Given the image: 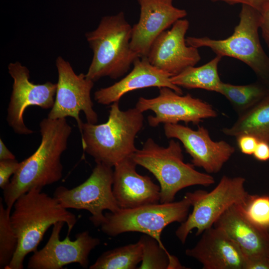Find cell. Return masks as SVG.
I'll return each instance as SVG.
<instances>
[{"label": "cell", "mask_w": 269, "mask_h": 269, "mask_svg": "<svg viewBox=\"0 0 269 269\" xmlns=\"http://www.w3.org/2000/svg\"><path fill=\"white\" fill-rule=\"evenodd\" d=\"M191 203L185 196L181 200L157 203L139 207L120 209L107 212L101 231L111 237L129 232H137L150 236L163 245L161 235L163 229L174 223H181L187 218Z\"/></svg>", "instance_id": "52a82bcc"}, {"label": "cell", "mask_w": 269, "mask_h": 269, "mask_svg": "<svg viewBox=\"0 0 269 269\" xmlns=\"http://www.w3.org/2000/svg\"><path fill=\"white\" fill-rule=\"evenodd\" d=\"M236 206L248 220L269 237V195L248 193Z\"/></svg>", "instance_id": "484cf974"}, {"label": "cell", "mask_w": 269, "mask_h": 269, "mask_svg": "<svg viewBox=\"0 0 269 269\" xmlns=\"http://www.w3.org/2000/svg\"><path fill=\"white\" fill-rule=\"evenodd\" d=\"M107 121L82 122L79 129L83 150L97 163L113 167L135 152V138L143 126V113L135 107L122 111L119 102L112 104Z\"/></svg>", "instance_id": "3957f363"}, {"label": "cell", "mask_w": 269, "mask_h": 269, "mask_svg": "<svg viewBox=\"0 0 269 269\" xmlns=\"http://www.w3.org/2000/svg\"><path fill=\"white\" fill-rule=\"evenodd\" d=\"M15 159V156L9 150L2 139H0V160Z\"/></svg>", "instance_id": "836d02e7"}, {"label": "cell", "mask_w": 269, "mask_h": 269, "mask_svg": "<svg viewBox=\"0 0 269 269\" xmlns=\"http://www.w3.org/2000/svg\"><path fill=\"white\" fill-rule=\"evenodd\" d=\"M260 28L262 36L269 48V7L261 13Z\"/></svg>", "instance_id": "d6a6232c"}, {"label": "cell", "mask_w": 269, "mask_h": 269, "mask_svg": "<svg viewBox=\"0 0 269 269\" xmlns=\"http://www.w3.org/2000/svg\"><path fill=\"white\" fill-rule=\"evenodd\" d=\"M8 70L13 83L7 110V122L15 133L31 134L33 131L27 128L24 123V112L28 107L33 106L44 109H51L55 102L57 83H33L29 80L28 68L17 61L10 63Z\"/></svg>", "instance_id": "7c38bea8"}, {"label": "cell", "mask_w": 269, "mask_h": 269, "mask_svg": "<svg viewBox=\"0 0 269 269\" xmlns=\"http://www.w3.org/2000/svg\"><path fill=\"white\" fill-rule=\"evenodd\" d=\"M56 66L58 72L57 90L54 104L47 118H74L79 129L82 122L79 114L82 111L87 122L96 124L98 115L93 109L91 97L94 82L84 73L76 74L70 63L61 56L57 58Z\"/></svg>", "instance_id": "30bf717a"}, {"label": "cell", "mask_w": 269, "mask_h": 269, "mask_svg": "<svg viewBox=\"0 0 269 269\" xmlns=\"http://www.w3.org/2000/svg\"><path fill=\"white\" fill-rule=\"evenodd\" d=\"M173 0H137L140 15L138 22L132 26L130 46L140 57H147L156 37L187 15L185 9L173 5Z\"/></svg>", "instance_id": "2e32d148"}, {"label": "cell", "mask_w": 269, "mask_h": 269, "mask_svg": "<svg viewBox=\"0 0 269 269\" xmlns=\"http://www.w3.org/2000/svg\"><path fill=\"white\" fill-rule=\"evenodd\" d=\"M185 254L200 263L203 269H246L242 251L222 229L215 226L205 230Z\"/></svg>", "instance_id": "e0dca14e"}, {"label": "cell", "mask_w": 269, "mask_h": 269, "mask_svg": "<svg viewBox=\"0 0 269 269\" xmlns=\"http://www.w3.org/2000/svg\"><path fill=\"white\" fill-rule=\"evenodd\" d=\"M65 223L58 222L53 225L50 237L46 245L33 253L27 264L29 269H60L67 265L78 263L87 268L90 252L100 243L98 238L93 237L85 231L76 235L71 241L67 235L60 240V233Z\"/></svg>", "instance_id": "4fadbf2b"}, {"label": "cell", "mask_w": 269, "mask_h": 269, "mask_svg": "<svg viewBox=\"0 0 269 269\" xmlns=\"http://www.w3.org/2000/svg\"><path fill=\"white\" fill-rule=\"evenodd\" d=\"M222 57L217 55L199 67L190 66L170 77L171 83L188 89H201L219 93L222 81L218 73V64Z\"/></svg>", "instance_id": "7402d4cb"}, {"label": "cell", "mask_w": 269, "mask_h": 269, "mask_svg": "<svg viewBox=\"0 0 269 269\" xmlns=\"http://www.w3.org/2000/svg\"><path fill=\"white\" fill-rule=\"evenodd\" d=\"M246 269H269V258L263 256L246 258Z\"/></svg>", "instance_id": "4dcf8cb0"}, {"label": "cell", "mask_w": 269, "mask_h": 269, "mask_svg": "<svg viewBox=\"0 0 269 269\" xmlns=\"http://www.w3.org/2000/svg\"><path fill=\"white\" fill-rule=\"evenodd\" d=\"M164 132L167 138H176L182 143L194 166L209 174L219 172L235 151L226 141L213 140L203 126H198L194 130L178 124H166Z\"/></svg>", "instance_id": "5bb4252c"}, {"label": "cell", "mask_w": 269, "mask_h": 269, "mask_svg": "<svg viewBox=\"0 0 269 269\" xmlns=\"http://www.w3.org/2000/svg\"><path fill=\"white\" fill-rule=\"evenodd\" d=\"M245 182L243 177L224 175L210 192L197 190L187 192L185 196L193 209L175 231L181 243H185L189 234L194 229H196V236L201 235L205 230L213 226L229 208L241 202L248 194L245 188Z\"/></svg>", "instance_id": "ba28073f"}, {"label": "cell", "mask_w": 269, "mask_h": 269, "mask_svg": "<svg viewBox=\"0 0 269 269\" xmlns=\"http://www.w3.org/2000/svg\"><path fill=\"white\" fill-rule=\"evenodd\" d=\"M159 89L157 97L150 99L141 97L135 105V108L142 113L148 110L154 112L155 116L147 117L151 127L180 122L198 125L203 119L218 115L211 105L189 94L183 96L168 87Z\"/></svg>", "instance_id": "8fae6325"}, {"label": "cell", "mask_w": 269, "mask_h": 269, "mask_svg": "<svg viewBox=\"0 0 269 269\" xmlns=\"http://www.w3.org/2000/svg\"><path fill=\"white\" fill-rule=\"evenodd\" d=\"M236 138L241 152L246 155H253L259 140L254 135L248 134L240 135Z\"/></svg>", "instance_id": "f1b7e54d"}, {"label": "cell", "mask_w": 269, "mask_h": 269, "mask_svg": "<svg viewBox=\"0 0 269 269\" xmlns=\"http://www.w3.org/2000/svg\"><path fill=\"white\" fill-rule=\"evenodd\" d=\"M132 26L121 11L102 18L98 27L86 33L93 53L86 74L95 82L104 77L117 79L125 74L135 60L140 57L132 49Z\"/></svg>", "instance_id": "5b68a950"}, {"label": "cell", "mask_w": 269, "mask_h": 269, "mask_svg": "<svg viewBox=\"0 0 269 269\" xmlns=\"http://www.w3.org/2000/svg\"><path fill=\"white\" fill-rule=\"evenodd\" d=\"M239 17L234 32L227 38L217 40L207 36H188L186 38V43L197 48L208 47L222 57L240 60L253 70L259 81L269 87V57L261 45L258 33L261 13L242 4Z\"/></svg>", "instance_id": "8992f818"}, {"label": "cell", "mask_w": 269, "mask_h": 269, "mask_svg": "<svg viewBox=\"0 0 269 269\" xmlns=\"http://www.w3.org/2000/svg\"><path fill=\"white\" fill-rule=\"evenodd\" d=\"M39 127V146L31 155L20 162L19 168L3 190L4 202L9 209L21 195L33 188L42 189L59 181L62 176L60 159L67 149L72 128L66 118H45Z\"/></svg>", "instance_id": "6da1fadb"}, {"label": "cell", "mask_w": 269, "mask_h": 269, "mask_svg": "<svg viewBox=\"0 0 269 269\" xmlns=\"http://www.w3.org/2000/svg\"><path fill=\"white\" fill-rule=\"evenodd\" d=\"M112 167L97 163L90 176L79 185L68 189L60 186L53 197L65 208L84 209L89 212V219L95 227L105 220V210L115 213L121 208L113 192Z\"/></svg>", "instance_id": "9c48e42d"}, {"label": "cell", "mask_w": 269, "mask_h": 269, "mask_svg": "<svg viewBox=\"0 0 269 269\" xmlns=\"http://www.w3.org/2000/svg\"><path fill=\"white\" fill-rule=\"evenodd\" d=\"M137 165L148 170L160 188V202H173L181 190L193 185L208 187L215 182L209 173L200 172L192 163H185L180 143L171 138L165 147L148 138L141 149L131 156Z\"/></svg>", "instance_id": "277c9868"}, {"label": "cell", "mask_w": 269, "mask_h": 269, "mask_svg": "<svg viewBox=\"0 0 269 269\" xmlns=\"http://www.w3.org/2000/svg\"><path fill=\"white\" fill-rule=\"evenodd\" d=\"M35 188L17 198L10 221L18 239L16 251L5 269H22L25 257L37 250L48 229L58 222L68 227L67 235L77 222L76 216L57 199Z\"/></svg>", "instance_id": "7a4b0ae2"}, {"label": "cell", "mask_w": 269, "mask_h": 269, "mask_svg": "<svg viewBox=\"0 0 269 269\" xmlns=\"http://www.w3.org/2000/svg\"><path fill=\"white\" fill-rule=\"evenodd\" d=\"M253 155L259 161L269 160V142L259 140Z\"/></svg>", "instance_id": "1f68e13d"}, {"label": "cell", "mask_w": 269, "mask_h": 269, "mask_svg": "<svg viewBox=\"0 0 269 269\" xmlns=\"http://www.w3.org/2000/svg\"><path fill=\"white\" fill-rule=\"evenodd\" d=\"M189 22L186 19L176 21L170 30L161 33L154 40L147 57L157 68L175 76L201 59L198 48L188 45L185 35Z\"/></svg>", "instance_id": "9a60e30c"}, {"label": "cell", "mask_w": 269, "mask_h": 269, "mask_svg": "<svg viewBox=\"0 0 269 269\" xmlns=\"http://www.w3.org/2000/svg\"><path fill=\"white\" fill-rule=\"evenodd\" d=\"M133 65V69L124 78L95 92L94 99L98 103L110 105L119 102L129 92L148 87H168L183 94L181 88L171 83V76L151 64L147 57L137 58Z\"/></svg>", "instance_id": "d6986e66"}, {"label": "cell", "mask_w": 269, "mask_h": 269, "mask_svg": "<svg viewBox=\"0 0 269 269\" xmlns=\"http://www.w3.org/2000/svg\"><path fill=\"white\" fill-rule=\"evenodd\" d=\"M269 92V87L260 81L244 85L223 82L219 93L229 101L239 115L250 109Z\"/></svg>", "instance_id": "603a6c76"}, {"label": "cell", "mask_w": 269, "mask_h": 269, "mask_svg": "<svg viewBox=\"0 0 269 269\" xmlns=\"http://www.w3.org/2000/svg\"><path fill=\"white\" fill-rule=\"evenodd\" d=\"M138 241L142 249V258L138 269H185L178 259L171 255L154 238L143 234Z\"/></svg>", "instance_id": "d4e9b609"}, {"label": "cell", "mask_w": 269, "mask_h": 269, "mask_svg": "<svg viewBox=\"0 0 269 269\" xmlns=\"http://www.w3.org/2000/svg\"><path fill=\"white\" fill-rule=\"evenodd\" d=\"M222 132L236 137L251 134L259 140L269 142V92L254 106L239 115L231 127L223 128Z\"/></svg>", "instance_id": "44dd1931"}, {"label": "cell", "mask_w": 269, "mask_h": 269, "mask_svg": "<svg viewBox=\"0 0 269 269\" xmlns=\"http://www.w3.org/2000/svg\"><path fill=\"white\" fill-rule=\"evenodd\" d=\"M132 157L116 164L113 170V192L121 209H130L160 202V186L136 171Z\"/></svg>", "instance_id": "ac0fdd59"}, {"label": "cell", "mask_w": 269, "mask_h": 269, "mask_svg": "<svg viewBox=\"0 0 269 269\" xmlns=\"http://www.w3.org/2000/svg\"><path fill=\"white\" fill-rule=\"evenodd\" d=\"M142 258V246L138 241L104 252L89 269H135Z\"/></svg>", "instance_id": "cb8c5ba5"}, {"label": "cell", "mask_w": 269, "mask_h": 269, "mask_svg": "<svg viewBox=\"0 0 269 269\" xmlns=\"http://www.w3.org/2000/svg\"><path fill=\"white\" fill-rule=\"evenodd\" d=\"M0 202V269L11 262L17 248L18 239L10 221L11 209L4 208Z\"/></svg>", "instance_id": "4316f807"}, {"label": "cell", "mask_w": 269, "mask_h": 269, "mask_svg": "<svg viewBox=\"0 0 269 269\" xmlns=\"http://www.w3.org/2000/svg\"><path fill=\"white\" fill-rule=\"evenodd\" d=\"M20 166L16 159L0 160V187L4 189L10 182L9 178L13 175Z\"/></svg>", "instance_id": "83f0119b"}, {"label": "cell", "mask_w": 269, "mask_h": 269, "mask_svg": "<svg viewBox=\"0 0 269 269\" xmlns=\"http://www.w3.org/2000/svg\"><path fill=\"white\" fill-rule=\"evenodd\" d=\"M220 0L230 4L241 3L250 6L262 13L269 7V0Z\"/></svg>", "instance_id": "f546056e"}, {"label": "cell", "mask_w": 269, "mask_h": 269, "mask_svg": "<svg viewBox=\"0 0 269 269\" xmlns=\"http://www.w3.org/2000/svg\"><path fill=\"white\" fill-rule=\"evenodd\" d=\"M236 204L225 211L213 226L222 229L237 245L246 258H269V237L248 220Z\"/></svg>", "instance_id": "ffe728a7"}]
</instances>
